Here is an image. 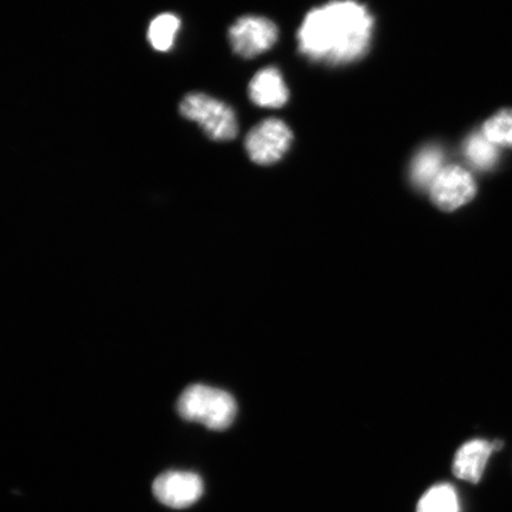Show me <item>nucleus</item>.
<instances>
[{
    "label": "nucleus",
    "mask_w": 512,
    "mask_h": 512,
    "mask_svg": "<svg viewBox=\"0 0 512 512\" xmlns=\"http://www.w3.org/2000/svg\"><path fill=\"white\" fill-rule=\"evenodd\" d=\"M503 446L499 441L489 443L483 439L469 441L459 448L453 462V473L459 479L471 484L479 483L492 452Z\"/></svg>",
    "instance_id": "nucleus-8"
},
{
    "label": "nucleus",
    "mask_w": 512,
    "mask_h": 512,
    "mask_svg": "<svg viewBox=\"0 0 512 512\" xmlns=\"http://www.w3.org/2000/svg\"><path fill=\"white\" fill-rule=\"evenodd\" d=\"M293 136L290 128L279 119H267L252 128L246 138L249 158L259 165L279 162L290 149Z\"/></svg>",
    "instance_id": "nucleus-4"
},
{
    "label": "nucleus",
    "mask_w": 512,
    "mask_h": 512,
    "mask_svg": "<svg viewBox=\"0 0 512 512\" xmlns=\"http://www.w3.org/2000/svg\"><path fill=\"white\" fill-rule=\"evenodd\" d=\"M477 185L469 171L458 165L441 170L432 184L430 194L435 206L444 211L457 210L476 196Z\"/></svg>",
    "instance_id": "nucleus-6"
},
{
    "label": "nucleus",
    "mask_w": 512,
    "mask_h": 512,
    "mask_svg": "<svg viewBox=\"0 0 512 512\" xmlns=\"http://www.w3.org/2000/svg\"><path fill=\"white\" fill-rule=\"evenodd\" d=\"M483 134L492 144L512 149V110H503L483 126Z\"/></svg>",
    "instance_id": "nucleus-14"
},
{
    "label": "nucleus",
    "mask_w": 512,
    "mask_h": 512,
    "mask_svg": "<svg viewBox=\"0 0 512 512\" xmlns=\"http://www.w3.org/2000/svg\"><path fill=\"white\" fill-rule=\"evenodd\" d=\"M228 37L235 54L254 59L274 46L278 28L265 17L243 16L230 27Z\"/></svg>",
    "instance_id": "nucleus-5"
},
{
    "label": "nucleus",
    "mask_w": 512,
    "mask_h": 512,
    "mask_svg": "<svg viewBox=\"0 0 512 512\" xmlns=\"http://www.w3.org/2000/svg\"><path fill=\"white\" fill-rule=\"evenodd\" d=\"M374 18L355 0H334L313 9L298 32L302 54L316 62L347 64L366 55Z\"/></svg>",
    "instance_id": "nucleus-1"
},
{
    "label": "nucleus",
    "mask_w": 512,
    "mask_h": 512,
    "mask_svg": "<svg viewBox=\"0 0 512 512\" xmlns=\"http://www.w3.org/2000/svg\"><path fill=\"white\" fill-rule=\"evenodd\" d=\"M444 166V153L438 146H426L415 156L411 181L420 190H430Z\"/></svg>",
    "instance_id": "nucleus-10"
},
{
    "label": "nucleus",
    "mask_w": 512,
    "mask_h": 512,
    "mask_svg": "<svg viewBox=\"0 0 512 512\" xmlns=\"http://www.w3.org/2000/svg\"><path fill=\"white\" fill-rule=\"evenodd\" d=\"M177 411L183 419L201 422L209 430H226L235 420L238 405L224 390L192 384L179 396Z\"/></svg>",
    "instance_id": "nucleus-2"
},
{
    "label": "nucleus",
    "mask_w": 512,
    "mask_h": 512,
    "mask_svg": "<svg viewBox=\"0 0 512 512\" xmlns=\"http://www.w3.org/2000/svg\"><path fill=\"white\" fill-rule=\"evenodd\" d=\"M181 27V21L174 14H162L152 19L147 31V40H149L153 49L158 51H168L174 46L176 35Z\"/></svg>",
    "instance_id": "nucleus-12"
},
{
    "label": "nucleus",
    "mask_w": 512,
    "mask_h": 512,
    "mask_svg": "<svg viewBox=\"0 0 512 512\" xmlns=\"http://www.w3.org/2000/svg\"><path fill=\"white\" fill-rule=\"evenodd\" d=\"M418 512H460L457 491L450 484L433 486L421 497Z\"/></svg>",
    "instance_id": "nucleus-13"
},
{
    "label": "nucleus",
    "mask_w": 512,
    "mask_h": 512,
    "mask_svg": "<svg viewBox=\"0 0 512 512\" xmlns=\"http://www.w3.org/2000/svg\"><path fill=\"white\" fill-rule=\"evenodd\" d=\"M464 153L473 168L482 171L494 169L498 162V146L492 144L483 132L473 133L467 138Z\"/></svg>",
    "instance_id": "nucleus-11"
},
{
    "label": "nucleus",
    "mask_w": 512,
    "mask_h": 512,
    "mask_svg": "<svg viewBox=\"0 0 512 512\" xmlns=\"http://www.w3.org/2000/svg\"><path fill=\"white\" fill-rule=\"evenodd\" d=\"M248 93L255 105L267 108L283 107L290 96L283 76L274 67L256 73L249 83Z\"/></svg>",
    "instance_id": "nucleus-9"
},
{
    "label": "nucleus",
    "mask_w": 512,
    "mask_h": 512,
    "mask_svg": "<svg viewBox=\"0 0 512 512\" xmlns=\"http://www.w3.org/2000/svg\"><path fill=\"white\" fill-rule=\"evenodd\" d=\"M160 503L174 509H184L200 499L203 482L194 472L168 471L159 475L152 486Z\"/></svg>",
    "instance_id": "nucleus-7"
},
{
    "label": "nucleus",
    "mask_w": 512,
    "mask_h": 512,
    "mask_svg": "<svg viewBox=\"0 0 512 512\" xmlns=\"http://www.w3.org/2000/svg\"><path fill=\"white\" fill-rule=\"evenodd\" d=\"M179 111L185 119L195 121L214 142H229L238 134V120L232 107L203 93L184 96Z\"/></svg>",
    "instance_id": "nucleus-3"
}]
</instances>
